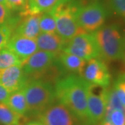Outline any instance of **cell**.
Listing matches in <instances>:
<instances>
[{
  "label": "cell",
  "instance_id": "6da1fadb",
  "mask_svg": "<svg viewBox=\"0 0 125 125\" xmlns=\"http://www.w3.org/2000/svg\"><path fill=\"white\" fill-rule=\"evenodd\" d=\"M89 83L76 74L58 79L54 87L56 100L62 103L83 123L88 125Z\"/></svg>",
  "mask_w": 125,
  "mask_h": 125
},
{
  "label": "cell",
  "instance_id": "7a4b0ae2",
  "mask_svg": "<svg viewBox=\"0 0 125 125\" xmlns=\"http://www.w3.org/2000/svg\"><path fill=\"white\" fill-rule=\"evenodd\" d=\"M83 4L80 0H58L49 10L56 24V33L65 42L78 34L87 33L76 22L75 14Z\"/></svg>",
  "mask_w": 125,
  "mask_h": 125
},
{
  "label": "cell",
  "instance_id": "3957f363",
  "mask_svg": "<svg viewBox=\"0 0 125 125\" xmlns=\"http://www.w3.org/2000/svg\"><path fill=\"white\" fill-rule=\"evenodd\" d=\"M93 34L101 57L108 61L122 59L125 53L124 38L117 25H103Z\"/></svg>",
  "mask_w": 125,
  "mask_h": 125
},
{
  "label": "cell",
  "instance_id": "277c9868",
  "mask_svg": "<svg viewBox=\"0 0 125 125\" xmlns=\"http://www.w3.org/2000/svg\"><path fill=\"white\" fill-rule=\"evenodd\" d=\"M29 113L38 115L56 102L54 87L47 81L30 79L23 88Z\"/></svg>",
  "mask_w": 125,
  "mask_h": 125
},
{
  "label": "cell",
  "instance_id": "5b68a950",
  "mask_svg": "<svg viewBox=\"0 0 125 125\" xmlns=\"http://www.w3.org/2000/svg\"><path fill=\"white\" fill-rule=\"evenodd\" d=\"M108 15L105 6L98 0H94L79 8L75 14L78 25L87 33H93L102 27Z\"/></svg>",
  "mask_w": 125,
  "mask_h": 125
},
{
  "label": "cell",
  "instance_id": "8992f818",
  "mask_svg": "<svg viewBox=\"0 0 125 125\" xmlns=\"http://www.w3.org/2000/svg\"><path fill=\"white\" fill-rule=\"evenodd\" d=\"M62 52L75 55L86 61L101 57L93 33H82L76 35L65 44Z\"/></svg>",
  "mask_w": 125,
  "mask_h": 125
},
{
  "label": "cell",
  "instance_id": "52a82bcc",
  "mask_svg": "<svg viewBox=\"0 0 125 125\" xmlns=\"http://www.w3.org/2000/svg\"><path fill=\"white\" fill-rule=\"evenodd\" d=\"M108 87L90 83L88 87V125H97L104 118Z\"/></svg>",
  "mask_w": 125,
  "mask_h": 125
},
{
  "label": "cell",
  "instance_id": "ba28073f",
  "mask_svg": "<svg viewBox=\"0 0 125 125\" xmlns=\"http://www.w3.org/2000/svg\"><path fill=\"white\" fill-rule=\"evenodd\" d=\"M37 120L47 125H84L69 108L59 102H54L36 115Z\"/></svg>",
  "mask_w": 125,
  "mask_h": 125
},
{
  "label": "cell",
  "instance_id": "9c48e42d",
  "mask_svg": "<svg viewBox=\"0 0 125 125\" xmlns=\"http://www.w3.org/2000/svg\"><path fill=\"white\" fill-rule=\"evenodd\" d=\"M57 55L45 51H37L23 62L22 69L28 79H40L53 65Z\"/></svg>",
  "mask_w": 125,
  "mask_h": 125
},
{
  "label": "cell",
  "instance_id": "30bf717a",
  "mask_svg": "<svg viewBox=\"0 0 125 125\" xmlns=\"http://www.w3.org/2000/svg\"><path fill=\"white\" fill-rule=\"evenodd\" d=\"M82 77L90 83L104 87H108L111 82L107 65L99 58H92L86 62Z\"/></svg>",
  "mask_w": 125,
  "mask_h": 125
},
{
  "label": "cell",
  "instance_id": "8fae6325",
  "mask_svg": "<svg viewBox=\"0 0 125 125\" xmlns=\"http://www.w3.org/2000/svg\"><path fill=\"white\" fill-rule=\"evenodd\" d=\"M28 81L22 65H13L0 70V83L10 93L22 90Z\"/></svg>",
  "mask_w": 125,
  "mask_h": 125
},
{
  "label": "cell",
  "instance_id": "7c38bea8",
  "mask_svg": "<svg viewBox=\"0 0 125 125\" xmlns=\"http://www.w3.org/2000/svg\"><path fill=\"white\" fill-rule=\"evenodd\" d=\"M6 47L20 58L23 62L38 50L35 39L13 33Z\"/></svg>",
  "mask_w": 125,
  "mask_h": 125
},
{
  "label": "cell",
  "instance_id": "4fadbf2b",
  "mask_svg": "<svg viewBox=\"0 0 125 125\" xmlns=\"http://www.w3.org/2000/svg\"><path fill=\"white\" fill-rule=\"evenodd\" d=\"M41 14H29L21 17L13 33L28 38L36 39L40 34L39 19Z\"/></svg>",
  "mask_w": 125,
  "mask_h": 125
},
{
  "label": "cell",
  "instance_id": "5bb4252c",
  "mask_svg": "<svg viewBox=\"0 0 125 125\" xmlns=\"http://www.w3.org/2000/svg\"><path fill=\"white\" fill-rule=\"evenodd\" d=\"M38 49L55 54L62 52L66 43L56 33H41L36 38Z\"/></svg>",
  "mask_w": 125,
  "mask_h": 125
},
{
  "label": "cell",
  "instance_id": "9a60e30c",
  "mask_svg": "<svg viewBox=\"0 0 125 125\" xmlns=\"http://www.w3.org/2000/svg\"><path fill=\"white\" fill-rule=\"evenodd\" d=\"M58 61L63 69L73 74L83 76L86 61L75 55L61 52L58 54Z\"/></svg>",
  "mask_w": 125,
  "mask_h": 125
},
{
  "label": "cell",
  "instance_id": "2e32d148",
  "mask_svg": "<svg viewBox=\"0 0 125 125\" xmlns=\"http://www.w3.org/2000/svg\"><path fill=\"white\" fill-rule=\"evenodd\" d=\"M27 120L26 115L14 111L6 103H0V125H22Z\"/></svg>",
  "mask_w": 125,
  "mask_h": 125
},
{
  "label": "cell",
  "instance_id": "e0dca14e",
  "mask_svg": "<svg viewBox=\"0 0 125 125\" xmlns=\"http://www.w3.org/2000/svg\"><path fill=\"white\" fill-rule=\"evenodd\" d=\"M6 104L14 111L22 115H27L29 113V108L23 89L11 93Z\"/></svg>",
  "mask_w": 125,
  "mask_h": 125
},
{
  "label": "cell",
  "instance_id": "ac0fdd59",
  "mask_svg": "<svg viewBox=\"0 0 125 125\" xmlns=\"http://www.w3.org/2000/svg\"><path fill=\"white\" fill-rule=\"evenodd\" d=\"M22 64V61L7 47L0 50V70Z\"/></svg>",
  "mask_w": 125,
  "mask_h": 125
},
{
  "label": "cell",
  "instance_id": "d6986e66",
  "mask_svg": "<svg viewBox=\"0 0 125 125\" xmlns=\"http://www.w3.org/2000/svg\"><path fill=\"white\" fill-rule=\"evenodd\" d=\"M39 28L42 33H56V20L49 10L40 15Z\"/></svg>",
  "mask_w": 125,
  "mask_h": 125
},
{
  "label": "cell",
  "instance_id": "ffe728a7",
  "mask_svg": "<svg viewBox=\"0 0 125 125\" xmlns=\"http://www.w3.org/2000/svg\"><path fill=\"white\" fill-rule=\"evenodd\" d=\"M58 0H32L29 3L30 14H41L52 9Z\"/></svg>",
  "mask_w": 125,
  "mask_h": 125
},
{
  "label": "cell",
  "instance_id": "44dd1931",
  "mask_svg": "<svg viewBox=\"0 0 125 125\" xmlns=\"http://www.w3.org/2000/svg\"><path fill=\"white\" fill-rule=\"evenodd\" d=\"M7 8L11 12H18L20 16L29 15L28 0H6Z\"/></svg>",
  "mask_w": 125,
  "mask_h": 125
},
{
  "label": "cell",
  "instance_id": "7402d4cb",
  "mask_svg": "<svg viewBox=\"0 0 125 125\" xmlns=\"http://www.w3.org/2000/svg\"><path fill=\"white\" fill-rule=\"evenodd\" d=\"M104 120L110 122L113 125H125V111L120 109L107 111Z\"/></svg>",
  "mask_w": 125,
  "mask_h": 125
},
{
  "label": "cell",
  "instance_id": "603a6c76",
  "mask_svg": "<svg viewBox=\"0 0 125 125\" xmlns=\"http://www.w3.org/2000/svg\"><path fill=\"white\" fill-rule=\"evenodd\" d=\"M113 88L122 104L125 106V73L118 76L114 83Z\"/></svg>",
  "mask_w": 125,
  "mask_h": 125
},
{
  "label": "cell",
  "instance_id": "cb8c5ba5",
  "mask_svg": "<svg viewBox=\"0 0 125 125\" xmlns=\"http://www.w3.org/2000/svg\"><path fill=\"white\" fill-rule=\"evenodd\" d=\"M13 33V29L8 25L0 26V50L6 47Z\"/></svg>",
  "mask_w": 125,
  "mask_h": 125
},
{
  "label": "cell",
  "instance_id": "d4e9b609",
  "mask_svg": "<svg viewBox=\"0 0 125 125\" xmlns=\"http://www.w3.org/2000/svg\"><path fill=\"white\" fill-rule=\"evenodd\" d=\"M111 9L125 20V0H108Z\"/></svg>",
  "mask_w": 125,
  "mask_h": 125
},
{
  "label": "cell",
  "instance_id": "484cf974",
  "mask_svg": "<svg viewBox=\"0 0 125 125\" xmlns=\"http://www.w3.org/2000/svg\"><path fill=\"white\" fill-rule=\"evenodd\" d=\"M12 16V12L9 10L4 5L0 3V26H9V22Z\"/></svg>",
  "mask_w": 125,
  "mask_h": 125
},
{
  "label": "cell",
  "instance_id": "4316f807",
  "mask_svg": "<svg viewBox=\"0 0 125 125\" xmlns=\"http://www.w3.org/2000/svg\"><path fill=\"white\" fill-rule=\"evenodd\" d=\"M11 93L0 83V103H6Z\"/></svg>",
  "mask_w": 125,
  "mask_h": 125
},
{
  "label": "cell",
  "instance_id": "83f0119b",
  "mask_svg": "<svg viewBox=\"0 0 125 125\" xmlns=\"http://www.w3.org/2000/svg\"><path fill=\"white\" fill-rule=\"evenodd\" d=\"M45 125V124H44V123L41 122H40V121L36 120V121H33V122H31L28 123V125Z\"/></svg>",
  "mask_w": 125,
  "mask_h": 125
},
{
  "label": "cell",
  "instance_id": "f1b7e54d",
  "mask_svg": "<svg viewBox=\"0 0 125 125\" xmlns=\"http://www.w3.org/2000/svg\"><path fill=\"white\" fill-rule=\"evenodd\" d=\"M99 125H113L111 124V123L110 122H108V121L103 120L99 123Z\"/></svg>",
  "mask_w": 125,
  "mask_h": 125
},
{
  "label": "cell",
  "instance_id": "f546056e",
  "mask_svg": "<svg viewBox=\"0 0 125 125\" xmlns=\"http://www.w3.org/2000/svg\"><path fill=\"white\" fill-rule=\"evenodd\" d=\"M0 3L2 4L3 5H4L7 8V1H6V0H0Z\"/></svg>",
  "mask_w": 125,
  "mask_h": 125
},
{
  "label": "cell",
  "instance_id": "4dcf8cb0",
  "mask_svg": "<svg viewBox=\"0 0 125 125\" xmlns=\"http://www.w3.org/2000/svg\"><path fill=\"white\" fill-rule=\"evenodd\" d=\"M122 59H123L124 64H125V54H124V56H123V58H122Z\"/></svg>",
  "mask_w": 125,
  "mask_h": 125
},
{
  "label": "cell",
  "instance_id": "1f68e13d",
  "mask_svg": "<svg viewBox=\"0 0 125 125\" xmlns=\"http://www.w3.org/2000/svg\"><path fill=\"white\" fill-rule=\"evenodd\" d=\"M124 42H125V36L124 37Z\"/></svg>",
  "mask_w": 125,
  "mask_h": 125
},
{
  "label": "cell",
  "instance_id": "d6a6232c",
  "mask_svg": "<svg viewBox=\"0 0 125 125\" xmlns=\"http://www.w3.org/2000/svg\"><path fill=\"white\" fill-rule=\"evenodd\" d=\"M31 1H32V0H28V1H29V2H31Z\"/></svg>",
  "mask_w": 125,
  "mask_h": 125
}]
</instances>
